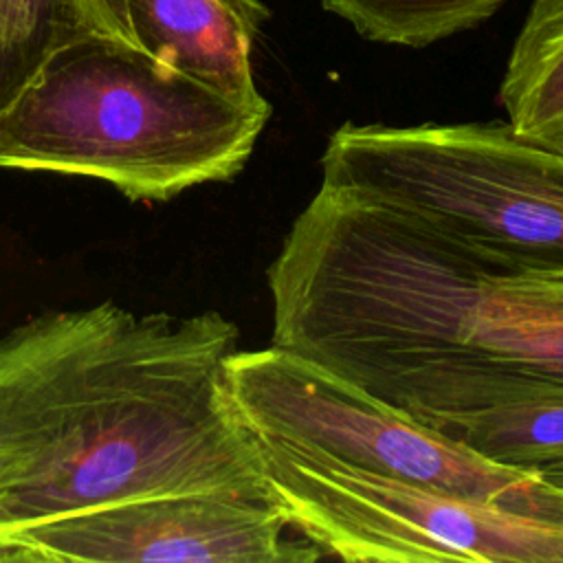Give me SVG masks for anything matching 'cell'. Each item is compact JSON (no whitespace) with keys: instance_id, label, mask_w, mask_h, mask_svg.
<instances>
[{"instance_id":"8","label":"cell","mask_w":563,"mask_h":563,"mask_svg":"<svg viewBox=\"0 0 563 563\" xmlns=\"http://www.w3.org/2000/svg\"><path fill=\"white\" fill-rule=\"evenodd\" d=\"M427 427L462 442L479 455L563 479V387L541 396L462 413H435L416 418Z\"/></svg>"},{"instance_id":"3","label":"cell","mask_w":563,"mask_h":563,"mask_svg":"<svg viewBox=\"0 0 563 563\" xmlns=\"http://www.w3.org/2000/svg\"><path fill=\"white\" fill-rule=\"evenodd\" d=\"M321 185L409 213L504 277L563 282V150L499 123H343Z\"/></svg>"},{"instance_id":"7","label":"cell","mask_w":563,"mask_h":563,"mask_svg":"<svg viewBox=\"0 0 563 563\" xmlns=\"http://www.w3.org/2000/svg\"><path fill=\"white\" fill-rule=\"evenodd\" d=\"M95 31L238 99L264 103L251 53L271 18L262 0H86Z\"/></svg>"},{"instance_id":"6","label":"cell","mask_w":563,"mask_h":563,"mask_svg":"<svg viewBox=\"0 0 563 563\" xmlns=\"http://www.w3.org/2000/svg\"><path fill=\"white\" fill-rule=\"evenodd\" d=\"M33 563H310L321 550L266 499L235 493H165L66 512L0 534Z\"/></svg>"},{"instance_id":"15","label":"cell","mask_w":563,"mask_h":563,"mask_svg":"<svg viewBox=\"0 0 563 563\" xmlns=\"http://www.w3.org/2000/svg\"><path fill=\"white\" fill-rule=\"evenodd\" d=\"M561 150H563V147H561Z\"/></svg>"},{"instance_id":"14","label":"cell","mask_w":563,"mask_h":563,"mask_svg":"<svg viewBox=\"0 0 563 563\" xmlns=\"http://www.w3.org/2000/svg\"><path fill=\"white\" fill-rule=\"evenodd\" d=\"M552 484H556V486H561V488H563V479H556V482H552Z\"/></svg>"},{"instance_id":"2","label":"cell","mask_w":563,"mask_h":563,"mask_svg":"<svg viewBox=\"0 0 563 563\" xmlns=\"http://www.w3.org/2000/svg\"><path fill=\"white\" fill-rule=\"evenodd\" d=\"M268 119V101H238L88 31L0 114V167L97 178L158 202L238 176Z\"/></svg>"},{"instance_id":"1","label":"cell","mask_w":563,"mask_h":563,"mask_svg":"<svg viewBox=\"0 0 563 563\" xmlns=\"http://www.w3.org/2000/svg\"><path fill=\"white\" fill-rule=\"evenodd\" d=\"M238 325L216 310L112 301L33 317L0 339V534L165 493L266 497L231 405Z\"/></svg>"},{"instance_id":"10","label":"cell","mask_w":563,"mask_h":563,"mask_svg":"<svg viewBox=\"0 0 563 563\" xmlns=\"http://www.w3.org/2000/svg\"><path fill=\"white\" fill-rule=\"evenodd\" d=\"M88 31L86 0H0V114L55 51Z\"/></svg>"},{"instance_id":"9","label":"cell","mask_w":563,"mask_h":563,"mask_svg":"<svg viewBox=\"0 0 563 563\" xmlns=\"http://www.w3.org/2000/svg\"><path fill=\"white\" fill-rule=\"evenodd\" d=\"M506 121L523 136L563 147V0H534L499 84Z\"/></svg>"},{"instance_id":"5","label":"cell","mask_w":563,"mask_h":563,"mask_svg":"<svg viewBox=\"0 0 563 563\" xmlns=\"http://www.w3.org/2000/svg\"><path fill=\"white\" fill-rule=\"evenodd\" d=\"M268 501L343 561L563 563V521L372 473L253 433Z\"/></svg>"},{"instance_id":"12","label":"cell","mask_w":563,"mask_h":563,"mask_svg":"<svg viewBox=\"0 0 563 563\" xmlns=\"http://www.w3.org/2000/svg\"><path fill=\"white\" fill-rule=\"evenodd\" d=\"M530 356L548 380L563 385V303L550 308L539 319L532 334Z\"/></svg>"},{"instance_id":"4","label":"cell","mask_w":563,"mask_h":563,"mask_svg":"<svg viewBox=\"0 0 563 563\" xmlns=\"http://www.w3.org/2000/svg\"><path fill=\"white\" fill-rule=\"evenodd\" d=\"M224 385L251 433L464 499L563 521V488L493 462L330 369L277 345L233 350Z\"/></svg>"},{"instance_id":"13","label":"cell","mask_w":563,"mask_h":563,"mask_svg":"<svg viewBox=\"0 0 563 563\" xmlns=\"http://www.w3.org/2000/svg\"><path fill=\"white\" fill-rule=\"evenodd\" d=\"M519 279H526V282H530V284H534L537 288H541V290H545V292H550V295L563 299V282H561V279H532V277H519Z\"/></svg>"},{"instance_id":"11","label":"cell","mask_w":563,"mask_h":563,"mask_svg":"<svg viewBox=\"0 0 563 563\" xmlns=\"http://www.w3.org/2000/svg\"><path fill=\"white\" fill-rule=\"evenodd\" d=\"M508 0H321L323 9L345 20L361 37L429 46L471 29Z\"/></svg>"}]
</instances>
